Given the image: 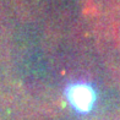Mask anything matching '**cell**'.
Listing matches in <instances>:
<instances>
[{
    "label": "cell",
    "mask_w": 120,
    "mask_h": 120,
    "mask_svg": "<svg viewBox=\"0 0 120 120\" xmlns=\"http://www.w3.org/2000/svg\"><path fill=\"white\" fill-rule=\"evenodd\" d=\"M70 101L76 109L87 112L93 104L94 94L87 86H76L70 92Z\"/></svg>",
    "instance_id": "cell-1"
}]
</instances>
